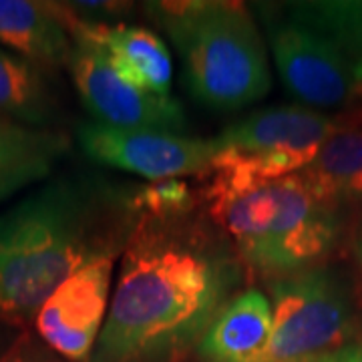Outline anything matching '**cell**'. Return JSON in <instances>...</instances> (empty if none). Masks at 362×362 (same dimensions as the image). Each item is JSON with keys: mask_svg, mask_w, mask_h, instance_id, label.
Wrapping results in <instances>:
<instances>
[{"mask_svg": "<svg viewBox=\"0 0 362 362\" xmlns=\"http://www.w3.org/2000/svg\"><path fill=\"white\" fill-rule=\"evenodd\" d=\"M117 266L89 362L177 361L250 278L204 204L173 216L137 214Z\"/></svg>", "mask_w": 362, "mask_h": 362, "instance_id": "1", "label": "cell"}, {"mask_svg": "<svg viewBox=\"0 0 362 362\" xmlns=\"http://www.w3.org/2000/svg\"><path fill=\"white\" fill-rule=\"evenodd\" d=\"M129 183L75 175L45 183L0 214V322L26 328L87 262L121 256L137 220Z\"/></svg>", "mask_w": 362, "mask_h": 362, "instance_id": "2", "label": "cell"}, {"mask_svg": "<svg viewBox=\"0 0 362 362\" xmlns=\"http://www.w3.org/2000/svg\"><path fill=\"white\" fill-rule=\"evenodd\" d=\"M202 199L247 272L268 282L318 268L337 247L338 209L318 202L296 173L258 183L209 175Z\"/></svg>", "mask_w": 362, "mask_h": 362, "instance_id": "3", "label": "cell"}, {"mask_svg": "<svg viewBox=\"0 0 362 362\" xmlns=\"http://www.w3.org/2000/svg\"><path fill=\"white\" fill-rule=\"evenodd\" d=\"M145 13L173 42L187 90L206 107L238 111L272 89L268 49L244 2H145Z\"/></svg>", "mask_w": 362, "mask_h": 362, "instance_id": "4", "label": "cell"}, {"mask_svg": "<svg viewBox=\"0 0 362 362\" xmlns=\"http://www.w3.org/2000/svg\"><path fill=\"white\" fill-rule=\"evenodd\" d=\"M272 334L252 362H318L356 340L349 286L330 268H310L268 282Z\"/></svg>", "mask_w": 362, "mask_h": 362, "instance_id": "5", "label": "cell"}, {"mask_svg": "<svg viewBox=\"0 0 362 362\" xmlns=\"http://www.w3.org/2000/svg\"><path fill=\"white\" fill-rule=\"evenodd\" d=\"M338 125L340 119L304 105L258 109L214 137L218 149L207 175L233 183L294 175L310 163Z\"/></svg>", "mask_w": 362, "mask_h": 362, "instance_id": "6", "label": "cell"}, {"mask_svg": "<svg viewBox=\"0 0 362 362\" xmlns=\"http://www.w3.org/2000/svg\"><path fill=\"white\" fill-rule=\"evenodd\" d=\"M256 13L280 78L300 103L314 111H328L362 101L356 77L318 33L292 18L282 4L258 2Z\"/></svg>", "mask_w": 362, "mask_h": 362, "instance_id": "7", "label": "cell"}, {"mask_svg": "<svg viewBox=\"0 0 362 362\" xmlns=\"http://www.w3.org/2000/svg\"><path fill=\"white\" fill-rule=\"evenodd\" d=\"M77 139L90 161L147 181L171 177H206L216 157V141L183 133L121 129L87 121L77 127Z\"/></svg>", "mask_w": 362, "mask_h": 362, "instance_id": "8", "label": "cell"}, {"mask_svg": "<svg viewBox=\"0 0 362 362\" xmlns=\"http://www.w3.org/2000/svg\"><path fill=\"white\" fill-rule=\"evenodd\" d=\"M69 73L81 103L95 119L121 129H153L181 133L187 117L171 95L137 89L119 77L101 47L89 40H75Z\"/></svg>", "mask_w": 362, "mask_h": 362, "instance_id": "9", "label": "cell"}, {"mask_svg": "<svg viewBox=\"0 0 362 362\" xmlns=\"http://www.w3.org/2000/svg\"><path fill=\"white\" fill-rule=\"evenodd\" d=\"M119 256H99L71 274L35 316L37 337L71 362H85L97 344L111 304Z\"/></svg>", "mask_w": 362, "mask_h": 362, "instance_id": "10", "label": "cell"}, {"mask_svg": "<svg viewBox=\"0 0 362 362\" xmlns=\"http://www.w3.org/2000/svg\"><path fill=\"white\" fill-rule=\"evenodd\" d=\"M73 40H89L101 47L111 66L123 81L137 89L169 95L173 61L156 30L139 25H111L78 16L69 2H57Z\"/></svg>", "mask_w": 362, "mask_h": 362, "instance_id": "11", "label": "cell"}, {"mask_svg": "<svg viewBox=\"0 0 362 362\" xmlns=\"http://www.w3.org/2000/svg\"><path fill=\"white\" fill-rule=\"evenodd\" d=\"M0 45L45 71L69 66L75 49L59 4L35 0H0Z\"/></svg>", "mask_w": 362, "mask_h": 362, "instance_id": "12", "label": "cell"}, {"mask_svg": "<svg viewBox=\"0 0 362 362\" xmlns=\"http://www.w3.org/2000/svg\"><path fill=\"white\" fill-rule=\"evenodd\" d=\"M272 334V302L259 288H244L207 326L197 342L204 362H252Z\"/></svg>", "mask_w": 362, "mask_h": 362, "instance_id": "13", "label": "cell"}, {"mask_svg": "<svg viewBox=\"0 0 362 362\" xmlns=\"http://www.w3.org/2000/svg\"><path fill=\"white\" fill-rule=\"evenodd\" d=\"M318 202L338 207L362 199V113L340 119L310 163L296 173Z\"/></svg>", "mask_w": 362, "mask_h": 362, "instance_id": "14", "label": "cell"}, {"mask_svg": "<svg viewBox=\"0 0 362 362\" xmlns=\"http://www.w3.org/2000/svg\"><path fill=\"white\" fill-rule=\"evenodd\" d=\"M63 105L42 66L0 49V115L30 129H54Z\"/></svg>", "mask_w": 362, "mask_h": 362, "instance_id": "15", "label": "cell"}, {"mask_svg": "<svg viewBox=\"0 0 362 362\" xmlns=\"http://www.w3.org/2000/svg\"><path fill=\"white\" fill-rule=\"evenodd\" d=\"M282 8L342 57L362 90V0H298Z\"/></svg>", "mask_w": 362, "mask_h": 362, "instance_id": "16", "label": "cell"}, {"mask_svg": "<svg viewBox=\"0 0 362 362\" xmlns=\"http://www.w3.org/2000/svg\"><path fill=\"white\" fill-rule=\"evenodd\" d=\"M69 137L59 129H30L0 115V173L45 171L69 151Z\"/></svg>", "mask_w": 362, "mask_h": 362, "instance_id": "17", "label": "cell"}, {"mask_svg": "<svg viewBox=\"0 0 362 362\" xmlns=\"http://www.w3.org/2000/svg\"><path fill=\"white\" fill-rule=\"evenodd\" d=\"M202 204V189H195L189 181L180 177L149 181L145 185H135L133 189V206L137 214L173 216L195 209Z\"/></svg>", "mask_w": 362, "mask_h": 362, "instance_id": "18", "label": "cell"}, {"mask_svg": "<svg viewBox=\"0 0 362 362\" xmlns=\"http://www.w3.org/2000/svg\"><path fill=\"white\" fill-rule=\"evenodd\" d=\"M0 362H65V358L49 349L39 337L23 330L14 338L13 344L2 352Z\"/></svg>", "mask_w": 362, "mask_h": 362, "instance_id": "19", "label": "cell"}, {"mask_svg": "<svg viewBox=\"0 0 362 362\" xmlns=\"http://www.w3.org/2000/svg\"><path fill=\"white\" fill-rule=\"evenodd\" d=\"M49 173L45 171H35V169H26V171H4L0 173V202H4L6 197H11L16 192H21L23 187L45 180Z\"/></svg>", "mask_w": 362, "mask_h": 362, "instance_id": "20", "label": "cell"}, {"mask_svg": "<svg viewBox=\"0 0 362 362\" xmlns=\"http://www.w3.org/2000/svg\"><path fill=\"white\" fill-rule=\"evenodd\" d=\"M318 362H362V338L352 340L346 346L338 349L337 352L324 356L322 361Z\"/></svg>", "mask_w": 362, "mask_h": 362, "instance_id": "21", "label": "cell"}, {"mask_svg": "<svg viewBox=\"0 0 362 362\" xmlns=\"http://www.w3.org/2000/svg\"><path fill=\"white\" fill-rule=\"evenodd\" d=\"M356 256H358V270H361V282H362V240L358 244V250H356Z\"/></svg>", "mask_w": 362, "mask_h": 362, "instance_id": "22", "label": "cell"}, {"mask_svg": "<svg viewBox=\"0 0 362 362\" xmlns=\"http://www.w3.org/2000/svg\"><path fill=\"white\" fill-rule=\"evenodd\" d=\"M358 111H361V113H362V107H361V109H358Z\"/></svg>", "mask_w": 362, "mask_h": 362, "instance_id": "23", "label": "cell"}]
</instances>
